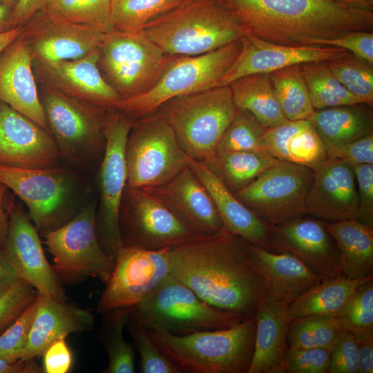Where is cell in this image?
I'll list each match as a JSON object with an SVG mask.
<instances>
[{
	"instance_id": "cell-1",
	"label": "cell",
	"mask_w": 373,
	"mask_h": 373,
	"mask_svg": "<svg viewBox=\"0 0 373 373\" xmlns=\"http://www.w3.org/2000/svg\"><path fill=\"white\" fill-rule=\"evenodd\" d=\"M170 274L202 300L243 319L267 294L250 243L222 231L170 248Z\"/></svg>"
},
{
	"instance_id": "cell-2",
	"label": "cell",
	"mask_w": 373,
	"mask_h": 373,
	"mask_svg": "<svg viewBox=\"0 0 373 373\" xmlns=\"http://www.w3.org/2000/svg\"><path fill=\"white\" fill-rule=\"evenodd\" d=\"M245 34L281 45H320L355 30H373V11L334 0H215ZM321 46V45H320Z\"/></svg>"
},
{
	"instance_id": "cell-3",
	"label": "cell",
	"mask_w": 373,
	"mask_h": 373,
	"mask_svg": "<svg viewBox=\"0 0 373 373\" xmlns=\"http://www.w3.org/2000/svg\"><path fill=\"white\" fill-rule=\"evenodd\" d=\"M159 350L182 372L248 373L255 342L254 316L229 327L184 335L148 330Z\"/></svg>"
},
{
	"instance_id": "cell-4",
	"label": "cell",
	"mask_w": 373,
	"mask_h": 373,
	"mask_svg": "<svg viewBox=\"0 0 373 373\" xmlns=\"http://www.w3.org/2000/svg\"><path fill=\"white\" fill-rule=\"evenodd\" d=\"M170 56H195L240 40L236 19L215 0H185L142 30Z\"/></svg>"
},
{
	"instance_id": "cell-5",
	"label": "cell",
	"mask_w": 373,
	"mask_h": 373,
	"mask_svg": "<svg viewBox=\"0 0 373 373\" xmlns=\"http://www.w3.org/2000/svg\"><path fill=\"white\" fill-rule=\"evenodd\" d=\"M236 111L227 85L173 98L155 112L172 128L187 156L204 162L216 153Z\"/></svg>"
},
{
	"instance_id": "cell-6",
	"label": "cell",
	"mask_w": 373,
	"mask_h": 373,
	"mask_svg": "<svg viewBox=\"0 0 373 373\" xmlns=\"http://www.w3.org/2000/svg\"><path fill=\"white\" fill-rule=\"evenodd\" d=\"M240 48L238 40L200 55L172 56L152 88L122 100L116 110L135 119L155 112L173 98L219 86Z\"/></svg>"
},
{
	"instance_id": "cell-7",
	"label": "cell",
	"mask_w": 373,
	"mask_h": 373,
	"mask_svg": "<svg viewBox=\"0 0 373 373\" xmlns=\"http://www.w3.org/2000/svg\"><path fill=\"white\" fill-rule=\"evenodd\" d=\"M130 317L147 330L176 335L224 329L244 320L209 305L171 274L132 307Z\"/></svg>"
},
{
	"instance_id": "cell-8",
	"label": "cell",
	"mask_w": 373,
	"mask_h": 373,
	"mask_svg": "<svg viewBox=\"0 0 373 373\" xmlns=\"http://www.w3.org/2000/svg\"><path fill=\"white\" fill-rule=\"evenodd\" d=\"M98 49L99 68L122 100L152 88L172 57L165 54L143 30H112L104 34Z\"/></svg>"
},
{
	"instance_id": "cell-9",
	"label": "cell",
	"mask_w": 373,
	"mask_h": 373,
	"mask_svg": "<svg viewBox=\"0 0 373 373\" xmlns=\"http://www.w3.org/2000/svg\"><path fill=\"white\" fill-rule=\"evenodd\" d=\"M132 120L125 146L127 186L161 185L188 165L172 128L156 112Z\"/></svg>"
},
{
	"instance_id": "cell-10",
	"label": "cell",
	"mask_w": 373,
	"mask_h": 373,
	"mask_svg": "<svg viewBox=\"0 0 373 373\" xmlns=\"http://www.w3.org/2000/svg\"><path fill=\"white\" fill-rule=\"evenodd\" d=\"M96 216L95 205L90 204L62 226L42 233L60 280L73 283L93 277L106 284L109 280L115 260L99 243Z\"/></svg>"
},
{
	"instance_id": "cell-11",
	"label": "cell",
	"mask_w": 373,
	"mask_h": 373,
	"mask_svg": "<svg viewBox=\"0 0 373 373\" xmlns=\"http://www.w3.org/2000/svg\"><path fill=\"white\" fill-rule=\"evenodd\" d=\"M40 91L49 131L61 158L86 162L104 149L108 110L84 103L47 86H41Z\"/></svg>"
},
{
	"instance_id": "cell-12",
	"label": "cell",
	"mask_w": 373,
	"mask_h": 373,
	"mask_svg": "<svg viewBox=\"0 0 373 373\" xmlns=\"http://www.w3.org/2000/svg\"><path fill=\"white\" fill-rule=\"evenodd\" d=\"M132 125L133 120L127 115L116 109L108 110L99 175L101 201L96 229L103 249L114 259L123 247L119 215L127 183L125 146Z\"/></svg>"
},
{
	"instance_id": "cell-13",
	"label": "cell",
	"mask_w": 373,
	"mask_h": 373,
	"mask_svg": "<svg viewBox=\"0 0 373 373\" xmlns=\"http://www.w3.org/2000/svg\"><path fill=\"white\" fill-rule=\"evenodd\" d=\"M314 176L309 167L279 160L233 194L265 222L278 225L307 214Z\"/></svg>"
},
{
	"instance_id": "cell-14",
	"label": "cell",
	"mask_w": 373,
	"mask_h": 373,
	"mask_svg": "<svg viewBox=\"0 0 373 373\" xmlns=\"http://www.w3.org/2000/svg\"><path fill=\"white\" fill-rule=\"evenodd\" d=\"M0 181L26 204L41 234L73 218L68 204L74 188L69 171L60 166L28 169L0 165Z\"/></svg>"
},
{
	"instance_id": "cell-15",
	"label": "cell",
	"mask_w": 373,
	"mask_h": 373,
	"mask_svg": "<svg viewBox=\"0 0 373 373\" xmlns=\"http://www.w3.org/2000/svg\"><path fill=\"white\" fill-rule=\"evenodd\" d=\"M119 230L123 246L150 250L172 248L202 236L142 188L126 186Z\"/></svg>"
},
{
	"instance_id": "cell-16",
	"label": "cell",
	"mask_w": 373,
	"mask_h": 373,
	"mask_svg": "<svg viewBox=\"0 0 373 373\" xmlns=\"http://www.w3.org/2000/svg\"><path fill=\"white\" fill-rule=\"evenodd\" d=\"M169 249L123 246L97 302V312L103 315L115 309L133 307L149 296L170 274Z\"/></svg>"
},
{
	"instance_id": "cell-17",
	"label": "cell",
	"mask_w": 373,
	"mask_h": 373,
	"mask_svg": "<svg viewBox=\"0 0 373 373\" xmlns=\"http://www.w3.org/2000/svg\"><path fill=\"white\" fill-rule=\"evenodd\" d=\"M8 229L3 247L17 275L36 291L60 302L66 297L61 280L47 260L39 231L21 203L8 210Z\"/></svg>"
},
{
	"instance_id": "cell-18",
	"label": "cell",
	"mask_w": 373,
	"mask_h": 373,
	"mask_svg": "<svg viewBox=\"0 0 373 373\" xmlns=\"http://www.w3.org/2000/svg\"><path fill=\"white\" fill-rule=\"evenodd\" d=\"M104 33L49 15L42 9L23 25L21 35L33 61L51 64L82 58L97 48Z\"/></svg>"
},
{
	"instance_id": "cell-19",
	"label": "cell",
	"mask_w": 373,
	"mask_h": 373,
	"mask_svg": "<svg viewBox=\"0 0 373 373\" xmlns=\"http://www.w3.org/2000/svg\"><path fill=\"white\" fill-rule=\"evenodd\" d=\"M60 159L49 131L0 101V165L50 169L59 166Z\"/></svg>"
},
{
	"instance_id": "cell-20",
	"label": "cell",
	"mask_w": 373,
	"mask_h": 373,
	"mask_svg": "<svg viewBox=\"0 0 373 373\" xmlns=\"http://www.w3.org/2000/svg\"><path fill=\"white\" fill-rule=\"evenodd\" d=\"M99 58L97 48L75 60L51 64L33 61V71L41 86L92 106L117 109L122 99L102 76Z\"/></svg>"
},
{
	"instance_id": "cell-21",
	"label": "cell",
	"mask_w": 373,
	"mask_h": 373,
	"mask_svg": "<svg viewBox=\"0 0 373 373\" xmlns=\"http://www.w3.org/2000/svg\"><path fill=\"white\" fill-rule=\"evenodd\" d=\"M240 50L223 75L219 86L252 74L267 73L309 62L329 61L348 51L329 46H288L269 42L249 34L240 39Z\"/></svg>"
},
{
	"instance_id": "cell-22",
	"label": "cell",
	"mask_w": 373,
	"mask_h": 373,
	"mask_svg": "<svg viewBox=\"0 0 373 373\" xmlns=\"http://www.w3.org/2000/svg\"><path fill=\"white\" fill-rule=\"evenodd\" d=\"M273 252L288 253L323 279L342 275L338 251L325 222L304 216L271 226Z\"/></svg>"
},
{
	"instance_id": "cell-23",
	"label": "cell",
	"mask_w": 373,
	"mask_h": 373,
	"mask_svg": "<svg viewBox=\"0 0 373 373\" xmlns=\"http://www.w3.org/2000/svg\"><path fill=\"white\" fill-rule=\"evenodd\" d=\"M142 189L200 235H213L224 231L212 199L188 165L168 182Z\"/></svg>"
},
{
	"instance_id": "cell-24",
	"label": "cell",
	"mask_w": 373,
	"mask_h": 373,
	"mask_svg": "<svg viewBox=\"0 0 373 373\" xmlns=\"http://www.w3.org/2000/svg\"><path fill=\"white\" fill-rule=\"evenodd\" d=\"M306 208L307 214L325 222L356 218L358 198L352 166L329 158L315 171Z\"/></svg>"
},
{
	"instance_id": "cell-25",
	"label": "cell",
	"mask_w": 373,
	"mask_h": 373,
	"mask_svg": "<svg viewBox=\"0 0 373 373\" xmlns=\"http://www.w3.org/2000/svg\"><path fill=\"white\" fill-rule=\"evenodd\" d=\"M32 63L21 35L0 53V101L50 132Z\"/></svg>"
},
{
	"instance_id": "cell-26",
	"label": "cell",
	"mask_w": 373,
	"mask_h": 373,
	"mask_svg": "<svg viewBox=\"0 0 373 373\" xmlns=\"http://www.w3.org/2000/svg\"><path fill=\"white\" fill-rule=\"evenodd\" d=\"M188 166L212 199L224 231L271 251V225L265 222L242 204L204 162L188 157Z\"/></svg>"
},
{
	"instance_id": "cell-27",
	"label": "cell",
	"mask_w": 373,
	"mask_h": 373,
	"mask_svg": "<svg viewBox=\"0 0 373 373\" xmlns=\"http://www.w3.org/2000/svg\"><path fill=\"white\" fill-rule=\"evenodd\" d=\"M289 301L267 293L255 313L254 349L248 373H285Z\"/></svg>"
},
{
	"instance_id": "cell-28",
	"label": "cell",
	"mask_w": 373,
	"mask_h": 373,
	"mask_svg": "<svg viewBox=\"0 0 373 373\" xmlns=\"http://www.w3.org/2000/svg\"><path fill=\"white\" fill-rule=\"evenodd\" d=\"M93 323L94 315L90 310L37 292V309L21 359L41 356L54 342L72 333L90 330Z\"/></svg>"
},
{
	"instance_id": "cell-29",
	"label": "cell",
	"mask_w": 373,
	"mask_h": 373,
	"mask_svg": "<svg viewBox=\"0 0 373 373\" xmlns=\"http://www.w3.org/2000/svg\"><path fill=\"white\" fill-rule=\"evenodd\" d=\"M259 145L280 161L305 166L314 171L329 159L323 142L309 119L287 120L267 128Z\"/></svg>"
},
{
	"instance_id": "cell-30",
	"label": "cell",
	"mask_w": 373,
	"mask_h": 373,
	"mask_svg": "<svg viewBox=\"0 0 373 373\" xmlns=\"http://www.w3.org/2000/svg\"><path fill=\"white\" fill-rule=\"evenodd\" d=\"M250 246L269 294L280 296L291 303L323 279L290 254L273 252L251 243Z\"/></svg>"
},
{
	"instance_id": "cell-31",
	"label": "cell",
	"mask_w": 373,
	"mask_h": 373,
	"mask_svg": "<svg viewBox=\"0 0 373 373\" xmlns=\"http://www.w3.org/2000/svg\"><path fill=\"white\" fill-rule=\"evenodd\" d=\"M325 225L337 247L342 274L352 279L373 276V227L356 218Z\"/></svg>"
},
{
	"instance_id": "cell-32",
	"label": "cell",
	"mask_w": 373,
	"mask_h": 373,
	"mask_svg": "<svg viewBox=\"0 0 373 373\" xmlns=\"http://www.w3.org/2000/svg\"><path fill=\"white\" fill-rule=\"evenodd\" d=\"M309 120L325 148L373 133L372 107L363 103L315 110Z\"/></svg>"
},
{
	"instance_id": "cell-33",
	"label": "cell",
	"mask_w": 373,
	"mask_h": 373,
	"mask_svg": "<svg viewBox=\"0 0 373 373\" xmlns=\"http://www.w3.org/2000/svg\"><path fill=\"white\" fill-rule=\"evenodd\" d=\"M373 276L352 279L344 275L324 278L289 305V321L311 315L335 316L362 285Z\"/></svg>"
},
{
	"instance_id": "cell-34",
	"label": "cell",
	"mask_w": 373,
	"mask_h": 373,
	"mask_svg": "<svg viewBox=\"0 0 373 373\" xmlns=\"http://www.w3.org/2000/svg\"><path fill=\"white\" fill-rule=\"evenodd\" d=\"M279 160L263 149L216 153L204 162L233 193Z\"/></svg>"
},
{
	"instance_id": "cell-35",
	"label": "cell",
	"mask_w": 373,
	"mask_h": 373,
	"mask_svg": "<svg viewBox=\"0 0 373 373\" xmlns=\"http://www.w3.org/2000/svg\"><path fill=\"white\" fill-rule=\"evenodd\" d=\"M229 86L236 107L249 112L264 127L276 126L287 120L283 113L269 74L247 75Z\"/></svg>"
},
{
	"instance_id": "cell-36",
	"label": "cell",
	"mask_w": 373,
	"mask_h": 373,
	"mask_svg": "<svg viewBox=\"0 0 373 373\" xmlns=\"http://www.w3.org/2000/svg\"><path fill=\"white\" fill-rule=\"evenodd\" d=\"M132 307L111 310L103 315L100 339L108 356L104 373L135 372V352L123 335Z\"/></svg>"
},
{
	"instance_id": "cell-37",
	"label": "cell",
	"mask_w": 373,
	"mask_h": 373,
	"mask_svg": "<svg viewBox=\"0 0 373 373\" xmlns=\"http://www.w3.org/2000/svg\"><path fill=\"white\" fill-rule=\"evenodd\" d=\"M270 82L287 120L309 119L314 112L300 64L269 74Z\"/></svg>"
},
{
	"instance_id": "cell-38",
	"label": "cell",
	"mask_w": 373,
	"mask_h": 373,
	"mask_svg": "<svg viewBox=\"0 0 373 373\" xmlns=\"http://www.w3.org/2000/svg\"><path fill=\"white\" fill-rule=\"evenodd\" d=\"M300 68L314 110L363 103L338 82L327 61L305 63Z\"/></svg>"
},
{
	"instance_id": "cell-39",
	"label": "cell",
	"mask_w": 373,
	"mask_h": 373,
	"mask_svg": "<svg viewBox=\"0 0 373 373\" xmlns=\"http://www.w3.org/2000/svg\"><path fill=\"white\" fill-rule=\"evenodd\" d=\"M185 0H111V22L113 30L134 32Z\"/></svg>"
},
{
	"instance_id": "cell-40",
	"label": "cell",
	"mask_w": 373,
	"mask_h": 373,
	"mask_svg": "<svg viewBox=\"0 0 373 373\" xmlns=\"http://www.w3.org/2000/svg\"><path fill=\"white\" fill-rule=\"evenodd\" d=\"M41 9L54 17L104 34L113 30L111 0H48Z\"/></svg>"
},
{
	"instance_id": "cell-41",
	"label": "cell",
	"mask_w": 373,
	"mask_h": 373,
	"mask_svg": "<svg viewBox=\"0 0 373 373\" xmlns=\"http://www.w3.org/2000/svg\"><path fill=\"white\" fill-rule=\"evenodd\" d=\"M343 329L334 316L311 315L289 322L290 348H331Z\"/></svg>"
},
{
	"instance_id": "cell-42",
	"label": "cell",
	"mask_w": 373,
	"mask_h": 373,
	"mask_svg": "<svg viewBox=\"0 0 373 373\" xmlns=\"http://www.w3.org/2000/svg\"><path fill=\"white\" fill-rule=\"evenodd\" d=\"M338 82L363 103L373 105V65L350 52L327 61Z\"/></svg>"
},
{
	"instance_id": "cell-43",
	"label": "cell",
	"mask_w": 373,
	"mask_h": 373,
	"mask_svg": "<svg viewBox=\"0 0 373 373\" xmlns=\"http://www.w3.org/2000/svg\"><path fill=\"white\" fill-rule=\"evenodd\" d=\"M334 317L356 338L373 336V280L361 285Z\"/></svg>"
},
{
	"instance_id": "cell-44",
	"label": "cell",
	"mask_w": 373,
	"mask_h": 373,
	"mask_svg": "<svg viewBox=\"0 0 373 373\" xmlns=\"http://www.w3.org/2000/svg\"><path fill=\"white\" fill-rule=\"evenodd\" d=\"M267 128L249 112L237 108L236 115L220 140L216 153L261 149L260 139Z\"/></svg>"
},
{
	"instance_id": "cell-45",
	"label": "cell",
	"mask_w": 373,
	"mask_h": 373,
	"mask_svg": "<svg viewBox=\"0 0 373 373\" xmlns=\"http://www.w3.org/2000/svg\"><path fill=\"white\" fill-rule=\"evenodd\" d=\"M140 357L142 373H182L157 347L148 330L129 316L126 325Z\"/></svg>"
},
{
	"instance_id": "cell-46",
	"label": "cell",
	"mask_w": 373,
	"mask_h": 373,
	"mask_svg": "<svg viewBox=\"0 0 373 373\" xmlns=\"http://www.w3.org/2000/svg\"><path fill=\"white\" fill-rule=\"evenodd\" d=\"M37 305V295L17 320L0 334V358L21 359L28 341Z\"/></svg>"
},
{
	"instance_id": "cell-47",
	"label": "cell",
	"mask_w": 373,
	"mask_h": 373,
	"mask_svg": "<svg viewBox=\"0 0 373 373\" xmlns=\"http://www.w3.org/2000/svg\"><path fill=\"white\" fill-rule=\"evenodd\" d=\"M37 295L36 289L21 279L0 291V334L17 320Z\"/></svg>"
},
{
	"instance_id": "cell-48",
	"label": "cell",
	"mask_w": 373,
	"mask_h": 373,
	"mask_svg": "<svg viewBox=\"0 0 373 373\" xmlns=\"http://www.w3.org/2000/svg\"><path fill=\"white\" fill-rule=\"evenodd\" d=\"M329 348H289L284 357L285 372L328 373Z\"/></svg>"
},
{
	"instance_id": "cell-49",
	"label": "cell",
	"mask_w": 373,
	"mask_h": 373,
	"mask_svg": "<svg viewBox=\"0 0 373 373\" xmlns=\"http://www.w3.org/2000/svg\"><path fill=\"white\" fill-rule=\"evenodd\" d=\"M358 343L355 336L342 329L330 348L328 373H357Z\"/></svg>"
},
{
	"instance_id": "cell-50",
	"label": "cell",
	"mask_w": 373,
	"mask_h": 373,
	"mask_svg": "<svg viewBox=\"0 0 373 373\" xmlns=\"http://www.w3.org/2000/svg\"><path fill=\"white\" fill-rule=\"evenodd\" d=\"M352 167L358 198L356 219L365 225L373 227V164H358Z\"/></svg>"
},
{
	"instance_id": "cell-51",
	"label": "cell",
	"mask_w": 373,
	"mask_h": 373,
	"mask_svg": "<svg viewBox=\"0 0 373 373\" xmlns=\"http://www.w3.org/2000/svg\"><path fill=\"white\" fill-rule=\"evenodd\" d=\"M320 45L343 48L373 65V31L348 32L337 37L323 40Z\"/></svg>"
},
{
	"instance_id": "cell-52",
	"label": "cell",
	"mask_w": 373,
	"mask_h": 373,
	"mask_svg": "<svg viewBox=\"0 0 373 373\" xmlns=\"http://www.w3.org/2000/svg\"><path fill=\"white\" fill-rule=\"evenodd\" d=\"M325 149L329 158L342 160L352 166L373 164V133L345 144Z\"/></svg>"
},
{
	"instance_id": "cell-53",
	"label": "cell",
	"mask_w": 373,
	"mask_h": 373,
	"mask_svg": "<svg viewBox=\"0 0 373 373\" xmlns=\"http://www.w3.org/2000/svg\"><path fill=\"white\" fill-rule=\"evenodd\" d=\"M42 356L43 369L46 373H66L71 368L73 356L65 338L54 342Z\"/></svg>"
},
{
	"instance_id": "cell-54",
	"label": "cell",
	"mask_w": 373,
	"mask_h": 373,
	"mask_svg": "<svg viewBox=\"0 0 373 373\" xmlns=\"http://www.w3.org/2000/svg\"><path fill=\"white\" fill-rule=\"evenodd\" d=\"M48 0H19L13 9L12 17L15 26L23 25Z\"/></svg>"
},
{
	"instance_id": "cell-55",
	"label": "cell",
	"mask_w": 373,
	"mask_h": 373,
	"mask_svg": "<svg viewBox=\"0 0 373 373\" xmlns=\"http://www.w3.org/2000/svg\"><path fill=\"white\" fill-rule=\"evenodd\" d=\"M358 343V372H373V336L356 338Z\"/></svg>"
},
{
	"instance_id": "cell-56",
	"label": "cell",
	"mask_w": 373,
	"mask_h": 373,
	"mask_svg": "<svg viewBox=\"0 0 373 373\" xmlns=\"http://www.w3.org/2000/svg\"><path fill=\"white\" fill-rule=\"evenodd\" d=\"M44 372L35 358L28 361L21 359L10 361L0 358V373H41Z\"/></svg>"
},
{
	"instance_id": "cell-57",
	"label": "cell",
	"mask_w": 373,
	"mask_h": 373,
	"mask_svg": "<svg viewBox=\"0 0 373 373\" xmlns=\"http://www.w3.org/2000/svg\"><path fill=\"white\" fill-rule=\"evenodd\" d=\"M19 279L7 259L3 246L0 245V291Z\"/></svg>"
},
{
	"instance_id": "cell-58",
	"label": "cell",
	"mask_w": 373,
	"mask_h": 373,
	"mask_svg": "<svg viewBox=\"0 0 373 373\" xmlns=\"http://www.w3.org/2000/svg\"><path fill=\"white\" fill-rule=\"evenodd\" d=\"M8 188L0 181V245L3 246L8 229V210L4 207V198Z\"/></svg>"
},
{
	"instance_id": "cell-59",
	"label": "cell",
	"mask_w": 373,
	"mask_h": 373,
	"mask_svg": "<svg viewBox=\"0 0 373 373\" xmlns=\"http://www.w3.org/2000/svg\"><path fill=\"white\" fill-rule=\"evenodd\" d=\"M12 11V8L0 1V34L17 27L14 23Z\"/></svg>"
},
{
	"instance_id": "cell-60",
	"label": "cell",
	"mask_w": 373,
	"mask_h": 373,
	"mask_svg": "<svg viewBox=\"0 0 373 373\" xmlns=\"http://www.w3.org/2000/svg\"><path fill=\"white\" fill-rule=\"evenodd\" d=\"M23 25L0 34V53L22 33Z\"/></svg>"
},
{
	"instance_id": "cell-61",
	"label": "cell",
	"mask_w": 373,
	"mask_h": 373,
	"mask_svg": "<svg viewBox=\"0 0 373 373\" xmlns=\"http://www.w3.org/2000/svg\"><path fill=\"white\" fill-rule=\"evenodd\" d=\"M356 9L373 11V0H334Z\"/></svg>"
},
{
	"instance_id": "cell-62",
	"label": "cell",
	"mask_w": 373,
	"mask_h": 373,
	"mask_svg": "<svg viewBox=\"0 0 373 373\" xmlns=\"http://www.w3.org/2000/svg\"><path fill=\"white\" fill-rule=\"evenodd\" d=\"M19 0H0L2 3L14 9Z\"/></svg>"
}]
</instances>
